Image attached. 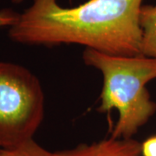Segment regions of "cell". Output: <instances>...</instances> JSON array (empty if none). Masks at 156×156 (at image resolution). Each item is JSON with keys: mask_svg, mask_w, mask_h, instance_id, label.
<instances>
[{"mask_svg": "<svg viewBox=\"0 0 156 156\" xmlns=\"http://www.w3.org/2000/svg\"><path fill=\"white\" fill-rule=\"evenodd\" d=\"M141 156H156V135L149 137L141 144Z\"/></svg>", "mask_w": 156, "mask_h": 156, "instance_id": "obj_8", "label": "cell"}, {"mask_svg": "<svg viewBox=\"0 0 156 156\" xmlns=\"http://www.w3.org/2000/svg\"><path fill=\"white\" fill-rule=\"evenodd\" d=\"M44 117V94L33 73L19 64L0 62V147L33 139Z\"/></svg>", "mask_w": 156, "mask_h": 156, "instance_id": "obj_3", "label": "cell"}, {"mask_svg": "<svg viewBox=\"0 0 156 156\" xmlns=\"http://www.w3.org/2000/svg\"><path fill=\"white\" fill-rule=\"evenodd\" d=\"M56 156H141V144L131 139L102 140L92 144H82L71 149L57 151Z\"/></svg>", "mask_w": 156, "mask_h": 156, "instance_id": "obj_4", "label": "cell"}, {"mask_svg": "<svg viewBox=\"0 0 156 156\" xmlns=\"http://www.w3.org/2000/svg\"><path fill=\"white\" fill-rule=\"evenodd\" d=\"M140 23L142 29L141 54L156 57V4L141 6Z\"/></svg>", "mask_w": 156, "mask_h": 156, "instance_id": "obj_5", "label": "cell"}, {"mask_svg": "<svg viewBox=\"0 0 156 156\" xmlns=\"http://www.w3.org/2000/svg\"><path fill=\"white\" fill-rule=\"evenodd\" d=\"M0 156H56V152L47 150L31 139L14 147H0Z\"/></svg>", "mask_w": 156, "mask_h": 156, "instance_id": "obj_6", "label": "cell"}, {"mask_svg": "<svg viewBox=\"0 0 156 156\" xmlns=\"http://www.w3.org/2000/svg\"><path fill=\"white\" fill-rule=\"evenodd\" d=\"M143 0H88L62 7L57 0H33L9 29L18 44L53 47L79 44L116 56H140Z\"/></svg>", "mask_w": 156, "mask_h": 156, "instance_id": "obj_1", "label": "cell"}, {"mask_svg": "<svg viewBox=\"0 0 156 156\" xmlns=\"http://www.w3.org/2000/svg\"><path fill=\"white\" fill-rule=\"evenodd\" d=\"M84 63L100 70L103 77L101 105L97 110L116 109L118 121L111 138L131 139L156 112L147 84L156 79V57L116 56L85 49Z\"/></svg>", "mask_w": 156, "mask_h": 156, "instance_id": "obj_2", "label": "cell"}, {"mask_svg": "<svg viewBox=\"0 0 156 156\" xmlns=\"http://www.w3.org/2000/svg\"><path fill=\"white\" fill-rule=\"evenodd\" d=\"M19 13H17L11 9H4L0 11V28L11 27L17 22Z\"/></svg>", "mask_w": 156, "mask_h": 156, "instance_id": "obj_7", "label": "cell"}, {"mask_svg": "<svg viewBox=\"0 0 156 156\" xmlns=\"http://www.w3.org/2000/svg\"><path fill=\"white\" fill-rule=\"evenodd\" d=\"M23 0H12V2L13 3H15V4H18V3H21V2H23Z\"/></svg>", "mask_w": 156, "mask_h": 156, "instance_id": "obj_9", "label": "cell"}]
</instances>
